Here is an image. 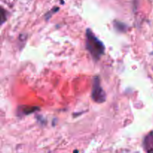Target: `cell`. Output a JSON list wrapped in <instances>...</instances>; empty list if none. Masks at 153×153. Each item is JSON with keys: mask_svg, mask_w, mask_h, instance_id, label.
Wrapping results in <instances>:
<instances>
[{"mask_svg": "<svg viewBox=\"0 0 153 153\" xmlns=\"http://www.w3.org/2000/svg\"><path fill=\"white\" fill-rule=\"evenodd\" d=\"M86 47L95 61H98L105 52L103 43L90 28L86 31Z\"/></svg>", "mask_w": 153, "mask_h": 153, "instance_id": "cell-1", "label": "cell"}, {"mask_svg": "<svg viewBox=\"0 0 153 153\" xmlns=\"http://www.w3.org/2000/svg\"><path fill=\"white\" fill-rule=\"evenodd\" d=\"M91 96L93 100L99 104L103 103L106 100L105 92L103 90L102 87L100 85V80L98 76H95L94 79Z\"/></svg>", "mask_w": 153, "mask_h": 153, "instance_id": "cell-2", "label": "cell"}, {"mask_svg": "<svg viewBox=\"0 0 153 153\" xmlns=\"http://www.w3.org/2000/svg\"><path fill=\"white\" fill-rule=\"evenodd\" d=\"M143 146L148 152L153 150V132H151L145 137L144 141H143Z\"/></svg>", "mask_w": 153, "mask_h": 153, "instance_id": "cell-3", "label": "cell"}, {"mask_svg": "<svg viewBox=\"0 0 153 153\" xmlns=\"http://www.w3.org/2000/svg\"><path fill=\"white\" fill-rule=\"evenodd\" d=\"M21 109H22L21 110V112H22L25 115H27V114L32 113L34 111L38 110V108L35 107V106H24V107H22Z\"/></svg>", "mask_w": 153, "mask_h": 153, "instance_id": "cell-4", "label": "cell"}, {"mask_svg": "<svg viewBox=\"0 0 153 153\" xmlns=\"http://www.w3.org/2000/svg\"><path fill=\"white\" fill-rule=\"evenodd\" d=\"M114 27L120 32H124L126 30V25L121 22H115Z\"/></svg>", "mask_w": 153, "mask_h": 153, "instance_id": "cell-5", "label": "cell"}, {"mask_svg": "<svg viewBox=\"0 0 153 153\" xmlns=\"http://www.w3.org/2000/svg\"><path fill=\"white\" fill-rule=\"evenodd\" d=\"M4 10L3 8H1V24H2L3 22H4V20H6V18L4 17Z\"/></svg>", "mask_w": 153, "mask_h": 153, "instance_id": "cell-6", "label": "cell"}, {"mask_svg": "<svg viewBox=\"0 0 153 153\" xmlns=\"http://www.w3.org/2000/svg\"><path fill=\"white\" fill-rule=\"evenodd\" d=\"M148 153H153V150H150V151L148 152Z\"/></svg>", "mask_w": 153, "mask_h": 153, "instance_id": "cell-7", "label": "cell"}]
</instances>
